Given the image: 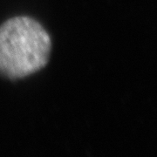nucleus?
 Wrapping results in <instances>:
<instances>
[{
  "mask_svg": "<svg viewBox=\"0 0 157 157\" xmlns=\"http://www.w3.org/2000/svg\"><path fill=\"white\" fill-rule=\"evenodd\" d=\"M52 41L38 21L15 17L0 25V75L21 78L45 67L49 60Z\"/></svg>",
  "mask_w": 157,
  "mask_h": 157,
  "instance_id": "1",
  "label": "nucleus"
}]
</instances>
